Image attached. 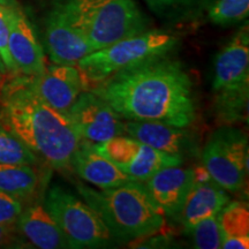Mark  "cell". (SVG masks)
Listing matches in <instances>:
<instances>
[{"label":"cell","mask_w":249,"mask_h":249,"mask_svg":"<svg viewBox=\"0 0 249 249\" xmlns=\"http://www.w3.org/2000/svg\"><path fill=\"white\" fill-rule=\"evenodd\" d=\"M90 90L121 118L188 127L195 120L193 83L179 61L149 59L118 71Z\"/></svg>","instance_id":"obj_1"},{"label":"cell","mask_w":249,"mask_h":249,"mask_svg":"<svg viewBox=\"0 0 249 249\" xmlns=\"http://www.w3.org/2000/svg\"><path fill=\"white\" fill-rule=\"evenodd\" d=\"M0 124L55 170L71 167L81 139L70 118L43 101L30 77L14 79L0 92Z\"/></svg>","instance_id":"obj_2"},{"label":"cell","mask_w":249,"mask_h":249,"mask_svg":"<svg viewBox=\"0 0 249 249\" xmlns=\"http://www.w3.org/2000/svg\"><path fill=\"white\" fill-rule=\"evenodd\" d=\"M77 192L102 218L112 238L130 241L152 235L164 226V213L144 185L128 181L114 188L96 189L77 183Z\"/></svg>","instance_id":"obj_3"},{"label":"cell","mask_w":249,"mask_h":249,"mask_svg":"<svg viewBox=\"0 0 249 249\" xmlns=\"http://www.w3.org/2000/svg\"><path fill=\"white\" fill-rule=\"evenodd\" d=\"M92 52L147 31L149 21L134 0H71L65 5Z\"/></svg>","instance_id":"obj_4"},{"label":"cell","mask_w":249,"mask_h":249,"mask_svg":"<svg viewBox=\"0 0 249 249\" xmlns=\"http://www.w3.org/2000/svg\"><path fill=\"white\" fill-rule=\"evenodd\" d=\"M213 90L218 116L232 124L247 116L249 91V34L240 29L219 52L214 62Z\"/></svg>","instance_id":"obj_5"},{"label":"cell","mask_w":249,"mask_h":249,"mask_svg":"<svg viewBox=\"0 0 249 249\" xmlns=\"http://www.w3.org/2000/svg\"><path fill=\"white\" fill-rule=\"evenodd\" d=\"M178 39L163 31H144L87 54L77 62L85 83H96L149 59L167 55Z\"/></svg>","instance_id":"obj_6"},{"label":"cell","mask_w":249,"mask_h":249,"mask_svg":"<svg viewBox=\"0 0 249 249\" xmlns=\"http://www.w3.org/2000/svg\"><path fill=\"white\" fill-rule=\"evenodd\" d=\"M44 207L60 227L71 248L107 247L113 240L98 213L64 187L53 185L49 189Z\"/></svg>","instance_id":"obj_7"},{"label":"cell","mask_w":249,"mask_h":249,"mask_svg":"<svg viewBox=\"0 0 249 249\" xmlns=\"http://www.w3.org/2000/svg\"><path fill=\"white\" fill-rule=\"evenodd\" d=\"M204 170L226 192L244 189L248 174V142L240 129L224 126L213 132L202 151Z\"/></svg>","instance_id":"obj_8"},{"label":"cell","mask_w":249,"mask_h":249,"mask_svg":"<svg viewBox=\"0 0 249 249\" xmlns=\"http://www.w3.org/2000/svg\"><path fill=\"white\" fill-rule=\"evenodd\" d=\"M97 150L113 161L132 181L144 183L167 166L181 165L183 158L158 151L128 135H119L95 144Z\"/></svg>","instance_id":"obj_9"},{"label":"cell","mask_w":249,"mask_h":249,"mask_svg":"<svg viewBox=\"0 0 249 249\" xmlns=\"http://www.w3.org/2000/svg\"><path fill=\"white\" fill-rule=\"evenodd\" d=\"M67 116L80 138L86 141L103 143L124 135L121 117L91 90H83L80 93Z\"/></svg>","instance_id":"obj_10"},{"label":"cell","mask_w":249,"mask_h":249,"mask_svg":"<svg viewBox=\"0 0 249 249\" xmlns=\"http://www.w3.org/2000/svg\"><path fill=\"white\" fill-rule=\"evenodd\" d=\"M45 44L53 64L76 66L81 59L92 52L85 33L62 4L55 6L46 18Z\"/></svg>","instance_id":"obj_11"},{"label":"cell","mask_w":249,"mask_h":249,"mask_svg":"<svg viewBox=\"0 0 249 249\" xmlns=\"http://www.w3.org/2000/svg\"><path fill=\"white\" fill-rule=\"evenodd\" d=\"M8 15V50L17 71L36 76L45 70L43 49L26 14L14 0H4Z\"/></svg>","instance_id":"obj_12"},{"label":"cell","mask_w":249,"mask_h":249,"mask_svg":"<svg viewBox=\"0 0 249 249\" xmlns=\"http://www.w3.org/2000/svg\"><path fill=\"white\" fill-rule=\"evenodd\" d=\"M29 77L37 95L46 104L66 116L86 88L85 80L75 65L53 64L45 67L39 75Z\"/></svg>","instance_id":"obj_13"},{"label":"cell","mask_w":249,"mask_h":249,"mask_svg":"<svg viewBox=\"0 0 249 249\" xmlns=\"http://www.w3.org/2000/svg\"><path fill=\"white\" fill-rule=\"evenodd\" d=\"M194 181L195 170L173 165L156 172L144 187L164 216L177 217Z\"/></svg>","instance_id":"obj_14"},{"label":"cell","mask_w":249,"mask_h":249,"mask_svg":"<svg viewBox=\"0 0 249 249\" xmlns=\"http://www.w3.org/2000/svg\"><path fill=\"white\" fill-rule=\"evenodd\" d=\"M229 202L227 192L210 178L207 171H195V181L177 217L191 230L201 220L219 213Z\"/></svg>","instance_id":"obj_15"},{"label":"cell","mask_w":249,"mask_h":249,"mask_svg":"<svg viewBox=\"0 0 249 249\" xmlns=\"http://www.w3.org/2000/svg\"><path fill=\"white\" fill-rule=\"evenodd\" d=\"M71 167L87 182L99 189L114 188L132 181L113 161L102 155L95 144L81 140L71 158Z\"/></svg>","instance_id":"obj_16"},{"label":"cell","mask_w":249,"mask_h":249,"mask_svg":"<svg viewBox=\"0 0 249 249\" xmlns=\"http://www.w3.org/2000/svg\"><path fill=\"white\" fill-rule=\"evenodd\" d=\"M124 135L158 151L180 157L189 152L193 145L191 135L183 127L158 121L128 120L124 123Z\"/></svg>","instance_id":"obj_17"},{"label":"cell","mask_w":249,"mask_h":249,"mask_svg":"<svg viewBox=\"0 0 249 249\" xmlns=\"http://www.w3.org/2000/svg\"><path fill=\"white\" fill-rule=\"evenodd\" d=\"M17 225L31 244L42 249L71 248L66 236L44 204H34L22 210Z\"/></svg>","instance_id":"obj_18"},{"label":"cell","mask_w":249,"mask_h":249,"mask_svg":"<svg viewBox=\"0 0 249 249\" xmlns=\"http://www.w3.org/2000/svg\"><path fill=\"white\" fill-rule=\"evenodd\" d=\"M222 248H249V209L245 202H229L219 213Z\"/></svg>","instance_id":"obj_19"},{"label":"cell","mask_w":249,"mask_h":249,"mask_svg":"<svg viewBox=\"0 0 249 249\" xmlns=\"http://www.w3.org/2000/svg\"><path fill=\"white\" fill-rule=\"evenodd\" d=\"M38 176L31 165L0 164V191L22 200L35 193Z\"/></svg>","instance_id":"obj_20"},{"label":"cell","mask_w":249,"mask_h":249,"mask_svg":"<svg viewBox=\"0 0 249 249\" xmlns=\"http://www.w3.org/2000/svg\"><path fill=\"white\" fill-rule=\"evenodd\" d=\"M38 160L35 152L0 124V164L34 165Z\"/></svg>","instance_id":"obj_21"},{"label":"cell","mask_w":249,"mask_h":249,"mask_svg":"<svg viewBox=\"0 0 249 249\" xmlns=\"http://www.w3.org/2000/svg\"><path fill=\"white\" fill-rule=\"evenodd\" d=\"M249 14V0H217L209 9L211 22L230 26L245 20Z\"/></svg>","instance_id":"obj_22"},{"label":"cell","mask_w":249,"mask_h":249,"mask_svg":"<svg viewBox=\"0 0 249 249\" xmlns=\"http://www.w3.org/2000/svg\"><path fill=\"white\" fill-rule=\"evenodd\" d=\"M189 231H192L195 248H222V232H220L219 226V213L201 220L200 223L193 226Z\"/></svg>","instance_id":"obj_23"},{"label":"cell","mask_w":249,"mask_h":249,"mask_svg":"<svg viewBox=\"0 0 249 249\" xmlns=\"http://www.w3.org/2000/svg\"><path fill=\"white\" fill-rule=\"evenodd\" d=\"M23 210L21 200L0 191V225L13 227Z\"/></svg>","instance_id":"obj_24"},{"label":"cell","mask_w":249,"mask_h":249,"mask_svg":"<svg viewBox=\"0 0 249 249\" xmlns=\"http://www.w3.org/2000/svg\"><path fill=\"white\" fill-rule=\"evenodd\" d=\"M8 15L4 0H0V62L9 71H17L8 50Z\"/></svg>","instance_id":"obj_25"},{"label":"cell","mask_w":249,"mask_h":249,"mask_svg":"<svg viewBox=\"0 0 249 249\" xmlns=\"http://www.w3.org/2000/svg\"><path fill=\"white\" fill-rule=\"evenodd\" d=\"M14 235L12 227L0 225V248L6 247V246L13 244Z\"/></svg>","instance_id":"obj_26"},{"label":"cell","mask_w":249,"mask_h":249,"mask_svg":"<svg viewBox=\"0 0 249 249\" xmlns=\"http://www.w3.org/2000/svg\"><path fill=\"white\" fill-rule=\"evenodd\" d=\"M189 1V0H147V2L154 8H165L170 6L182 4V2Z\"/></svg>","instance_id":"obj_27"},{"label":"cell","mask_w":249,"mask_h":249,"mask_svg":"<svg viewBox=\"0 0 249 249\" xmlns=\"http://www.w3.org/2000/svg\"><path fill=\"white\" fill-rule=\"evenodd\" d=\"M4 70H5L4 66H2V65H1V62H0V71H4Z\"/></svg>","instance_id":"obj_28"}]
</instances>
